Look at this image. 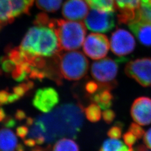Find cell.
Segmentation results:
<instances>
[{
    "instance_id": "obj_29",
    "label": "cell",
    "mask_w": 151,
    "mask_h": 151,
    "mask_svg": "<svg viewBox=\"0 0 151 151\" xmlns=\"http://www.w3.org/2000/svg\"><path fill=\"white\" fill-rule=\"evenodd\" d=\"M103 119L107 124L111 123L115 118L116 114L113 110L110 109L105 110L102 114Z\"/></svg>"
},
{
    "instance_id": "obj_32",
    "label": "cell",
    "mask_w": 151,
    "mask_h": 151,
    "mask_svg": "<svg viewBox=\"0 0 151 151\" xmlns=\"http://www.w3.org/2000/svg\"><path fill=\"white\" fill-rule=\"evenodd\" d=\"M143 142L146 147L151 150V128L145 133L143 136Z\"/></svg>"
},
{
    "instance_id": "obj_7",
    "label": "cell",
    "mask_w": 151,
    "mask_h": 151,
    "mask_svg": "<svg viewBox=\"0 0 151 151\" xmlns=\"http://www.w3.org/2000/svg\"><path fill=\"white\" fill-rule=\"evenodd\" d=\"M125 73L142 86H151V58H138L128 62Z\"/></svg>"
},
{
    "instance_id": "obj_12",
    "label": "cell",
    "mask_w": 151,
    "mask_h": 151,
    "mask_svg": "<svg viewBox=\"0 0 151 151\" xmlns=\"http://www.w3.org/2000/svg\"><path fill=\"white\" fill-rule=\"evenodd\" d=\"M132 119L136 123L145 126L151 124V99L147 96L138 97L130 109Z\"/></svg>"
},
{
    "instance_id": "obj_39",
    "label": "cell",
    "mask_w": 151,
    "mask_h": 151,
    "mask_svg": "<svg viewBox=\"0 0 151 151\" xmlns=\"http://www.w3.org/2000/svg\"><path fill=\"white\" fill-rule=\"evenodd\" d=\"M1 70H0V74H1Z\"/></svg>"
},
{
    "instance_id": "obj_24",
    "label": "cell",
    "mask_w": 151,
    "mask_h": 151,
    "mask_svg": "<svg viewBox=\"0 0 151 151\" xmlns=\"http://www.w3.org/2000/svg\"><path fill=\"white\" fill-rule=\"evenodd\" d=\"M0 63L3 70L8 74H11L16 68V65L7 55L0 58Z\"/></svg>"
},
{
    "instance_id": "obj_38",
    "label": "cell",
    "mask_w": 151,
    "mask_h": 151,
    "mask_svg": "<svg viewBox=\"0 0 151 151\" xmlns=\"http://www.w3.org/2000/svg\"><path fill=\"white\" fill-rule=\"evenodd\" d=\"M32 151H43L42 150H41L40 148H36L35 150H34Z\"/></svg>"
},
{
    "instance_id": "obj_30",
    "label": "cell",
    "mask_w": 151,
    "mask_h": 151,
    "mask_svg": "<svg viewBox=\"0 0 151 151\" xmlns=\"http://www.w3.org/2000/svg\"><path fill=\"white\" fill-rule=\"evenodd\" d=\"M29 129L25 125L19 126L16 129V134L18 135L22 139H25L28 135Z\"/></svg>"
},
{
    "instance_id": "obj_17",
    "label": "cell",
    "mask_w": 151,
    "mask_h": 151,
    "mask_svg": "<svg viewBox=\"0 0 151 151\" xmlns=\"http://www.w3.org/2000/svg\"><path fill=\"white\" fill-rule=\"evenodd\" d=\"M90 98L93 103L96 104L105 110L111 108L114 97L110 89L101 87L98 91L91 95Z\"/></svg>"
},
{
    "instance_id": "obj_5",
    "label": "cell",
    "mask_w": 151,
    "mask_h": 151,
    "mask_svg": "<svg viewBox=\"0 0 151 151\" xmlns=\"http://www.w3.org/2000/svg\"><path fill=\"white\" fill-rule=\"evenodd\" d=\"M127 61V59L124 57L116 60L106 58L99 60L91 65V74L101 86L111 90L115 85V80L118 72L119 63Z\"/></svg>"
},
{
    "instance_id": "obj_10",
    "label": "cell",
    "mask_w": 151,
    "mask_h": 151,
    "mask_svg": "<svg viewBox=\"0 0 151 151\" xmlns=\"http://www.w3.org/2000/svg\"><path fill=\"white\" fill-rule=\"evenodd\" d=\"M135 47V39L129 32L117 29L110 38V48L114 54L123 57L132 53Z\"/></svg>"
},
{
    "instance_id": "obj_4",
    "label": "cell",
    "mask_w": 151,
    "mask_h": 151,
    "mask_svg": "<svg viewBox=\"0 0 151 151\" xmlns=\"http://www.w3.org/2000/svg\"><path fill=\"white\" fill-rule=\"evenodd\" d=\"M60 75L68 81L81 80L86 75L89 62L80 51H67L54 57Z\"/></svg>"
},
{
    "instance_id": "obj_19",
    "label": "cell",
    "mask_w": 151,
    "mask_h": 151,
    "mask_svg": "<svg viewBox=\"0 0 151 151\" xmlns=\"http://www.w3.org/2000/svg\"><path fill=\"white\" fill-rule=\"evenodd\" d=\"M99 151H130V149L122 141L110 138L104 142Z\"/></svg>"
},
{
    "instance_id": "obj_16",
    "label": "cell",
    "mask_w": 151,
    "mask_h": 151,
    "mask_svg": "<svg viewBox=\"0 0 151 151\" xmlns=\"http://www.w3.org/2000/svg\"><path fill=\"white\" fill-rule=\"evenodd\" d=\"M18 140L11 130H0V151H15L18 146Z\"/></svg>"
},
{
    "instance_id": "obj_11",
    "label": "cell",
    "mask_w": 151,
    "mask_h": 151,
    "mask_svg": "<svg viewBox=\"0 0 151 151\" xmlns=\"http://www.w3.org/2000/svg\"><path fill=\"white\" fill-rule=\"evenodd\" d=\"M60 101L59 95L53 87H44L35 92L32 100L34 106L44 113L51 112Z\"/></svg>"
},
{
    "instance_id": "obj_2",
    "label": "cell",
    "mask_w": 151,
    "mask_h": 151,
    "mask_svg": "<svg viewBox=\"0 0 151 151\" xmlns=\"http://www.w3.org/2000/svg\"><path fill=\"white\" fill-rule=\"evenodd\" d=\"M35 25L28 30L19 48L27 54L44 58L61 52L54 30L48 26Z\"/></svg>"
},
{
    "instance_id": "obj_9",
    "label": "cell",
    "mask_w": 151,
    "mask_h": 151,
    "mask_svg": "<svg viewBox=\"0 0 151 151\" xmlns=\"http://www.w3.org/2000/svg\"><path fill=\"white\" fill-rule=\"evenodd\" d=\"M85 24L92 32H108L115 27V14L114 12H104L93 9L89 11L85 17Z\"/></svg>"
},
{
    "instance_id": "obj_25",
    "label": "cell",
    "mask_w": 151,
    "mask_h": 151,
    "mask_svg": "<svg viewBox=\"0 0 151 151\" xmlns=\"http://www.w3.org/2000/svg\"><path fill=\"white\" fill-rule=\"evenodd\" d=\"M122 128L123 124L120 123H117V124L111 127L108 130L107 134L110 139H119L122 135Z\"/></svg>"
},
{
    "instance_id": "obj_35",
    "label": "cell",
    "mask_w": 151,
    "mask_h": 151,
    "mask_svg": "<svg viewBox=\"0 0 151 151\" xmlns=\"http://www.w3.org/2000/svg\"><path fill=\"white\" fill-rule=\"evenodd\" d=\"M24 144L29 147H33L36 145V142L31 138H25L24 139Z\"/></svg>"
},
{
    "instance_id": "obj_20",
    "label": "cell",
    "mask_w": 151,
    "mask_h": 151,
    "mask_svg": "<svg viewBox=\"0 0 151 151\" xmlns=\"http://www.w3.org/2000/svg\"><path fill=\"white\" fill-rule=\"evenodd\" d=\"M53 151H80V148L73 139L63 138L55 142L53 147Z\"/></svg>"
},
{
    "instance_id": "obj_18",
    "label": "cell",
    "mask_w": 151,
    "mask_h": 151,
    "mask_svg": "<svg viewBox=\"0 0 151 151\" xmlns=\"http://www.w3.org/2000/svg\"><path fill=\"white\" fill-rule=\"evenodd\" d=\"M93 10L104 12H114L115 5L114 0H85Z\"/></svg>"
},
{
    "instance_id": "obj_33",
    "label": "cell",
    "mask_w": 151,
    "mask_h": 151,
    "mask_svg": "<svg viewBox=\"0 0 151 151\" xmlns=\"http://www.w3.org/2000/svg\"><path fill=\"white\" fill-rule=\"evenodd\" d=\"M4 124L6 128H13L16 125V120L10 116H7L4 121Z\"/></svg>"
},
{
    "instance_id": "obj_36",
    "label": "cell",
    "mask_w": 151,
    "mask_h": 151,
    "mask_svg": "<svg viewBox=\"0 0 151 151\" xmlns=\"http://www.w3.org/2000/svg\"><path fill=\"white\" fill-rule=\"evenodd\" d=\"M7 118L5 111L3 108H0V122H4Z\"/></svg>"
},
{
    "instance_id": "obj_28",
    "label": "cell",
    "mask_w": 151,
    "mask_h": 151,
    "mask_svg": "<svg viewBox=\"0 0 151 151\" xmlns=\"http://www.w3.org/2000/svg\"><path fill=\"white\" fill-rule=\"evenodd\" d=\"M85 88L87 93L92 95L98 91L101 87L100 84L96 81H90L86 83Z\"/></svg>"
},
{
    "instance_id": "obj_1",
    "label": "cell",
    "mask_w": 151,
    "mask_h": 151,
    "mask_svg": "<svg viewBox=\"0 0 151 151\" xmlns=\"http://www.w3.org/2000/svg\"><path fill=\"white\" fill-rule=\"evenodd\" d=\"M83 110L81 105L70 103L37 117L45 128L46 142L52 143L61 137L76 138L83 122Z\"/></svg>"
},
{
    "instance_id": "obj_31",
    "label": "cell",
    "mask_w": 151,
    "mask_h": 151,
    "mask_svg": "<svg viewBox=\"0 0 151 151\" xmlns=\"http://www.w3.org/2000/svg\"><path fill=\"white\" fill-rule=\"evenodd\" d=\"M10 93L7 90L0 91V105L9 104Z\"/></svg>"
},
{
    "instance_id": "obj_6",
    "label": "cell",
    "mask_w": 151,
    "mask_h": 151,
    "mask_svg": "<svg viewBox=\"0 0 151 151\" xmlns=\"http://www.w3.org/2000/svg\"><path fill=\"white\" fill-rule=\"evenodd\" d=\"M34 0H0V27L10 24L16 17L28 14Z\"/></svg>"
},
{
    "instance_id": "obj_21",
    "label": "cell",
    "mask_w": 151,
    "mask_h": 151,
    "mask_svg": "<svg viewBox=\"0 0 151 151\" xmlns=\"http://www.w3.org/2000/svg\"><path fill=\"white\" fill-rule=\"evenodd\" d=\"M62 0H36V5L43 11L54 12L60 9Z\"/></svg>"
},
{
    "instance_id": "obj_22",
    "label": "cell",
    "mask_w": 151,
    "mask_h": 151,
    "mask_svg": "<svg viewBox=\"0 0 151 151\" xmlns=\"http://www.w3.org/2000/svg\"><path fill=\"white\" fill-rule=\"evenodd\" d=\"M101 108L95 103L90 104L84 110V113L87 119L92 123L99 122L102 116Z\"/></svg>"
},
{
    "instance_id": "obj_15",
    "label": "cell",
    "mask_w": 151,
    "mask_h": 151,
    "mask_svg": "<svg viewBox=\"0 0 151 151\" xmlns=\"http://www.w3.org/2000/svg\"><path fill=\"white\" fill-rule=\"evenodd\" d=\"M128 26L140 43L151 47V22L135 20L130 22Z\"/></svg>"
},
{
    "instance_id": "obj_34",
    "label": "cell",
    "mask_w": 151,
    "mask_h": 151,
    "mask_svg": "<svg viewBox=\"0 0 151 151\" xmlns=\"http://www.w3.org/2000/svg\"><path fill=\"white\" fill-rule=\"evenodd\" d=\"M15 119L17 120L21 121L27 118V115L22 110H18L15 113Z\"/></svg>"
},
{
    "instance_id": "obj_8",
    "label": "cell",
    "mask_w": 151,
    "mask_h": 151,
    "mask_svg": "<svg viewBox=\"0 0 151 151\" xmlns=\"http://www.w3.org/2000/svg\"><path fill=\"white\" fill-rule=\"evenodd\" d=\"M110 43L108 37L101 34L91 33L85 40L83 50L92 60H100L108 54Z\"/></svg>"
},
{
    "instance_id": "obj_26",
    "label": "cell",
    "mask_w": 151,
    "mask_h": 151,
    "mask_svg": "<svg viewBox=\"0 0 151 151\" xmlns=\"http://www.w3.org/2000/svg\"><path fill=\"white\" fill-rule=\"evenodd\" d=\"M129 131L132 132L138 139H141L145 134V130L141 127V125L136 123H132L130 125Z\"/></svg>"
},
{
    "instance_id": "obj_37",
    "label": "cell",
    "mask_w": 151,
    "mask_h": 151,
    "mask_svg": "<svg viewBox=\"0 0 151 151\" xmlns=\"http://www.w3.org/2000/svg\"><path fill=\"white\" fill-rule=\"evenodd\" d=\"M135 150L137 151H149L147 149V147L143 146V145H139V146H138L137 147H136Z\"/></svg>"
},
{
    "instance_id": "obj_3",
    "label": "cell",
    "mask_w": 151,
    "mask_h": 151,
    "mask_svg": "<svg viewBox=\"0 0 151 151\" xmlns=\"http://www.w3.org/2000/svg\"><path fill=\"white\" fill-rule=\"evenodd\" d=\"M46 26L54 30L61 50L72 51L80 48L85 41L86 29L82 22L49 17Z\"/></svg>"
},
{
    "instance_id": "obj_14",
    "label": "cell",
    "mask_w": 151,
    "mask_h": 151,
    "mask_svg": "<svg viewBox=\"0 0 151 151\" xmlns=\"http://www.w3.org/2000/svg\"><path fill=\"white\" fill-rule=\"evenodd\" d=\"M89 10L85 0H67L62 7V15L72 21H81L86 17Z\"/></svg>"
},
{
    "instance_id": "obj_13",
    "label": "cell",
    "mask_w": 151,
    "mask_h": 151,
    "mask_svg": "<svg viewBox=\"0 0 151 151\" xmlns=\"http://www.w3.org/2000/svg\"><path fill=\"white\" fill-rule=\"evenodd\" d=\"M141 0H115V7L118 10V23L129 24L137 17Z\"/></svg>"
},
{
    "instance_id": "obj_23",
    "label": "cell",
    "mask_w": 151,
    "mask_h": 151,
    "mask_svg": "<svg viewBox=\"0 0 151 151\" xmlns=\"http://www.w3.org/2000/svg\"><path fill=\"white\" fill-rule=\"evenodd\" d=\"M34 83L32 81H27L13 88V93L19 99L23 97L28 92L32 90L34 87Z\"/></svg>"
},
{
    "instance_id": "obj_27",
    "label": "cell",
    "mask_w": 151,
    "mask_h": 151,
    "mask_svg": "<svg viewBox=\"0 0 151 151\" xmlns=\"http://www.w3.org/2000/svg\"><path fill=\"white\" fill-rule=\"evenodd\" d=\"M123 137L124 143L129 148H133L138 140V138L130 131L125 133Z\"/></svg>"
}]
</instances>
